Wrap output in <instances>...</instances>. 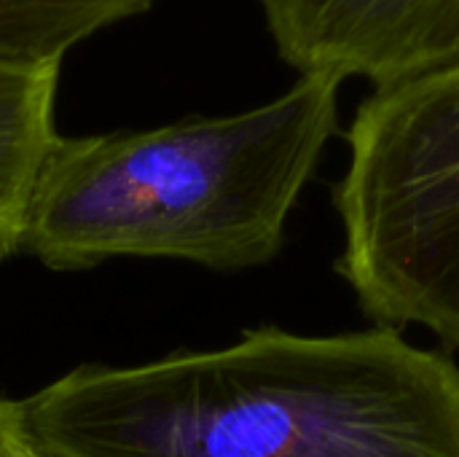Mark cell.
Returning <instances> with one entry per match:
<instances>
[{
	"mask_svg": "<svg viewBox=\"0 0 459 457\" xmlns=\"http://www.w3.org/2000/svg\"><path fill=\"white\" fill-rule=\"evenodd\" d=\"M344 140L336 275L377 326H422L459 353V51L377 86Z\"/></svg>",
	"mask_w": 459,
	"mask_h": 457,
	"instance_id": "cell-3",
	"label": "cell"
},
{
	"mask_svg": "<svg viewBox=\"0 0 459 457\" xmlns=\"http://www.w3.org/2000/svg\"><path fill=\"white\" fill-rule=\"evenodd\" d=\"M48 457H459V364L374 326H277L140 366H81L16 401Z\"/></svg>",
	"mask_w": 459,
	"mask_h": 457,
	"instance_id": "cell-1",
	"label": "cell"
},
{
	"mask_svg": "<svg viewBox=\"0 0 459 457\" xmlns=\"http://www.w3.org/2000/svg\"><path fill=\"white\" fill-rule=\"evenodd\" d=\"M59 65L0 62V261L22 248L38 175L59 140Z\"/></svg>",
	"mask_w": 459,
	"mask_h": 457,
	"instance_id": "cell-5",
	"label": "cell"
},
{
	"mask_svg": "<svg viewBox=\"0 0 459 457\" xmlns=\"http://www.w3.org/2000/svg\"><path fill=\"white\" fill-rule=\"evenodd\" d=\"M280 59L299 75L374 89L459 51V0H258Z\"/></svg>",
	"mask_w": 459,
	"mask_h": 457,
	"instance_id": "cell-4",
	"label": "cell"
},
{
	"mask_svg": "<svg viewBox=\"0 0 459 457\" xmlns=\"http://www.w3.org/2000/svg\"><path fill=\"white\" fill-rule=\"evenodd\" d=\"M156 0H0V62L59 65L91 35L148 13Z\"/></svg>",
	"mask_w": 459,
	"mask_h": 457,
	"instance_id": "cell-6",
	"label": "cell"
},
{
	"mask_svg": "<svg viewBox=\"0 0 459 457\" xmlns=\"http://www.w3.org/2000/svg\"><path fill=\"white\" fill-rule=\"evenodd\" d=\"M22 417L19 404L11 399H0V457H22Z\"/></svg>",
	"mask_w": 459,
	"mask_h": 457,
	"instance_id": "cell-7",
	"label": "cell"
},
{
	"mask_svg": "<svg viewBox=\"0 0 459 457\" xmlns=\"http://www.w3.org/2000/svg\"><path fill=\"white\" fill-rule=\"evenodd\" d=\"M339 89L328 75H299L280 97L231 116L59 135L30 199L22 250L51 269L121 256L226 272L269 264L339 132Z\"/></svg>",
	"mask_w": 459,
	"mask_h": 457,
	"instance_id": "cell-2",
	"label": "cell"
},
{
	"mask_svg": "<svg viewBox=\"0 0 459 457\" xmlns=\"http://www.w3.org/2000/svg\"><path fill=\"white\" fill-rule=\"evenodd\" d=\"M24 431V428H22ZM22 457H48L46 453H40L30 439H27V434H24V442H22Z\"/></svg>",
	"mask_w": 459,
	"mask_h": 457,
	"instance_id": "cell-8",
	"label": "cell"
}]
</instances>
